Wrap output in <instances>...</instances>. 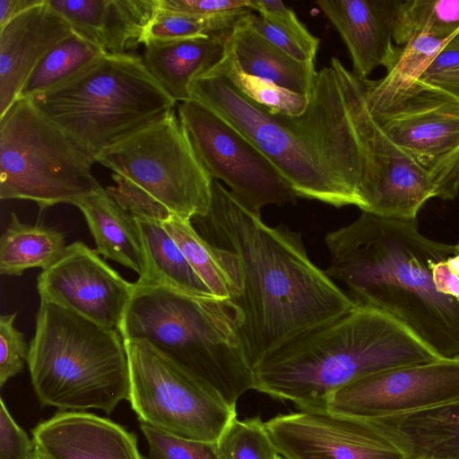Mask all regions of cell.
Instances as JSON below:
<instances>
[{"mask_svg":"<svg viewBox=\"0 0 459 459\" xmlns=\"http://www.w3.org/2000/svg\"><path fill=\"white\" fill-rule=\"evenodd\" d=\"M325 271L352 300L390 316L440 359L459 358V251L416 221L367 212L326 234Z\"/></svg>","mask_w":459,"mask_h":459,"instance_id":"cell-1","label":"cell"},{"mask_svg":"<svg viewBox=\"0 0 459 459\" xmlns=\"http://www.w3.org/2000/svg\"><path fill=\"white\" fill-rule=\"evenodd\" d=\"M191 222L211 244L239 258L244 288L233 302L252 369L280 345L356 305L310 260L300 233L265 224L220 181H212L208 212Z\"/></svg>","mask_w":459,"mask_h":459,"instance_id":"cell-2","label":"cell"},{"mask_svg":"<svg viewBox=\"0 0 459 459\" xmlns=\"http://www.w3.org/2000/svg\"><path fill=\"white\" fill-rule=\"evenodd\" d=\"M191 99L256 146L298 197L362 209L367 156L332 64L317 72L308 105L298 116L257 104L212 69L193 82Z\"/></svg>","mask_w":459,"mask_h":459,"instance_id":"cell-3","label":"cell"},{"mask_svg":"<svg viewBox=\"0 0 459 459\" xmlns=\"http://www.w3.org/2000/svg\"><path fill=\"white\" fill-rule=\"evenodd\" d=\"M441 359L385 313L356 305L280 345L253 368L254 389L299 411H326L328 397L367 376Z\"/></svg>","mask_w":459,"mask_h":459,"instance_id":"cell-4","label":"cell"},{"mask_svg":"<svg viewBox=\"0 0 459 459\" xmlns=\"http://www.w3.org/2000/svg\"><path fill=\"white\" fill-rule=\"evenodd\" d=\"M134 283L118 327L123 340L150 342L236 409L239 397L254 389L237 305L214 296Z\"/></svg>","mask_w":459,"mask_h":459,"instance_id":"cell-5","label":"cell"},{"mask_svg":"<svg viewBox=\"0 0 459 459\" xmlns=\"http://www.w3.org/2000/svg\"><path fill=\"white\" fill-rule=\"evenodd\" d=\"M27 364L42 406L112 412L129 396V368L118 330L40 300Z\"/></svg>","mask_w":459,"mask_h":459,"instance_id":"cell-6","label":"cell"},{"mask_svg":"<svg viewBox=\"0 0 459 459\" xmlns=\"http://www.w3.org/2000/svg\"><path fill=\"white\" fill-rule=\"evenodd\" d=\"M94 163L106 149L174 109L134 54H105L29 99Z\"/></svg>","mask_w":459,"mask_h":459,"instance_id":"cell-7","label":"cell"},{"mask_svg":"<svg viewBox=\"0 0 459 459\" xmlns=\"http://www.w3.org/2000/svg\"><path fill=\"white\" fill-rule=\"evenodd\" d=\"M95 162L113 171L116 186L106 191L134 216L191 221L209 211L212 178L174 109L103 151Z\"/></svg>","mask_w":459,"mask_h":459,"instance_id":"cell-8","label":"cell"},{"mask_svg":"<svg viewBox=\"0 0 459 459\" xmlns=\"http://www.w3.org/2000/svg\"><path fill=\"white\" fill-rule=\"evenodd\" d=\"M93 162L29 99H18L0 117V198L30 200L39 210L78 206L103 187Z\"/></svg>","mask_w":459,"mask_h":459,"instance_id":"cell-9","label":"cell"},{"mask_svg":"<svg viewBox=\"0 0 459 459\" xmlns=\"http://www.w3.org/2000/svg\"><path fill=\"white\" fill-rule=\"evenodd\" d=\"M128 401L140 423L178 437L216 443L237 417L211 387L146 341H124Z\"/></svg>","mask_w":459,"mask_h":459,"instance_id":"cell-10","label":"cell"},{"mask_svg":"<svg viewBox=\"0 0 459 459\" xmlns=\"http://www.w3.org/2000/svg\"><path fill=\"white\" fill-rule=\"evenodd\" d=\"M182 128L212 179L223 181L247 209L261 216L267 204L294 202L298 195L271 160L217 113L195 100L178 106Z\"/></svg>","mask_w":459,"mask_h":459,"instance_id":"cell-11","label":"cell"},{"mask_svg":"<svg viewBox=\"0 0 459 459\" xmlns=\"http://www.w3.org/2000/svg\"><path fill=\"white\" fill-rule=\"evenodd\" d=\"M355 125L364 147L368 173L361 188L362 212L377 216L416 221L425 203L436 197L428 175L382 131L368 109L365 82L333 57Z\"/></svg>","mask_w":459,"mask_h":459,"instance_id":"cell-12","label":"cell"},{"mask_svg":"<svg viewBox=\"0 0 459 459\" xmlns=\"http://www.w3.org/2000/svg\"><path fill=\"white\" fill-rule=\"evenodd\" d=\"M421 88L394 108L373 117L386 136L429 178L436 197L459 194V100Z\"/></svg>","mask_w":459,"mask_h":459,"instance_id":"cell-13","label":"cell"},{"mask_svg":"<svg viewBox=\"0 0 459 459\" xmlns=\"http://www.w3.org/2000/svg\"><path fill=\"white\" fill-rule=\"evenodd\" d=\"M459 400V358L380 371L332 394L326 411L373 420Z\"/></svg>","mask_w":459,"mask_h":459,"instance_id":"cell-14","label":"cell"},{"mask_svg":"<svg viewBox=\"0 0 459 459\" xmlns=\"http://www.w3.org/2000/svg\"><path fill=\"white\" fill-rule=\"evenodd\" d=\"M264 427L285 459H407L368 420L299 411L278 414Z\"/></svg>","mask_w":459,"mask_h":459,"instance_id":"cell-15","label":"cell"},{"mask_svg":"<svg viewBox=\"0 0 459 459\" xmlns=\"http://www.w3.org/2000/svg\"><path fill=\"white\" fill-rule=\"evenodd\" d=\"M37 289L40 300L118 330L134 283L124 279L95 250L75 241L66 246L55 264L42 270Z\"/></svg>","mask_w":459,"mask_h":459,"instance_id":"cell-16","label":"cell"},{"mask_svg":"<svg viewBox=\"0 0 459 459\" xmlns=\"http://www.w3.org/2000/svg\"><path fill=\"white\" fill-rule=\"evenodd\" d=\"M399 0H318L316 4L340 33L361 80L378 66L389 71L401 54L394 26Z\"/></svg>","mask_w":459,"mask_h":459,"instance_id":"cell-17","label":"cell"},{"mask_svg":"<svg viewBox=\"0 0 459 459\" xmlns=\"http://www.w3.org/2000/svg\"><path fill=\"white\" fill-rule=\"evenodd\" d=\"M73 33L43 0L0 28V117L16 101L40 59Z\"/></svg>","mask_w":459,"mask_h":459,"instance_id":"cell-18","label":"cell"},{"mask_svg":"<svg viewBox=\"0 0 459 459\" xmlns=\"http://www.w3.org/2000/svg\"><path fill=\"white\" fill-rule=\"evenodd\" d=\"M47 459H143L134 433L85 411H60L32 429Z\"/></svg>","mask_w":459,"mask_h":459,"instance_id":"cell-19","label":"cell"},{"mask_svg":"<svg viewBox=\"0 0 459 459\" xmlns=\"http://www.w3.org/2000/svg\"><path fill=\"white\" fill-rule=\"evenodd\" d=\"M74 33L108 54L142 44L158 0H48Z\"/></svg>","mask_w":459,"mask_h":459,"instance_id":"cell-20","label":"cell"},{"mask_svg":"<svg viewBox=\"0 0 459 459\" xmlns=\"http://www.w3.org/2000/svg\"><path fill=\"white\" fill-rule=\"evenodd\" d=\"M228 35L151 40L144 44L143 60L167 94L176 102H184L191 99L195 79L224 56Z\"/></svg>","mask_w":459,"mask_h":459,"instance_id":"cell-21","label":"cell"},{"mask_svg":"<svg viewBox=\"0 0 459 459\" xmlns=\"http://www.w3.org/2000/svg\"><path fill=\"white\" fill-rule=\"evenodd\" d=\"M370 420L407 459H459V400Z\"/></svg>","mask_w":459,"mask_h":459,"instance_id":"cell-22","label":"cell"},{"mask_svg":"<svg viewBox=\"0 0 459 459\" xmlns=\"http://www.w3.org/2000/svg\"><path fill=\"white\" fill-rule=\"evenodd\" d=\"M226 55L240 72L282 89L309 96L317 71L315 62H301L267 41L242 18L226 39Z\"/></svg>","mask_w":459,"mask_h":459,"instance_id":"cell-23","label":"cell"},{"mask_svg":"<svg viewBox=\"0 0 459 459\" xmlns=\"http://www.w3.org/2000/svg\"><path fill=\"white\" fill-rule=\"evenodd\" d=\"M77 207L95 240V251L141 276L144 260L135 216L123 209L104 188Z\"/></svg>","mask_w":459,"mask_h":459,"instance_id":"cell-24","label":"cell"},{"mask_svg":"<svg viewBox=\"0 0 459 459\" xmlns=\"http://www.w3.org/2000/svg\"><path fill=\"white\" fill-rule=\"evenodd\" d=\"M161 223L214 297L235 301L241 296L243 273L235 253L211 244L190 220L174 217Z\"/></svg>","mask_w":459,"mask_h":459,"instance_id":"cell-25","label":"cell"},{"mask_svg":"<svg viewBox=\"0 0 459 459\" xmlns=\"http://www.w3.org/2000/svg\"><path fill=\"white\" fill-rule=\"evenodd\" d=\"M448 39L425 33L417 35L402 46L399 57L383 79L364 80L370 114H384L417 92L421 88L420 79Z\"/></svg>","mask_w":459,"mask_h":459,"instance_id":"cell-26","label":"cell"},{"mask_svg":"<svg viewBox=\"0 0 459 459\" xmlns=\"http://www.w3.org/2000/svg\"><path fill=\"white\" fill-rule=\"evenodd\" d=\"M144 260L138 285L166 286L181 291L213 296L195 273L161 221L135 216Z\"/></svg>","mask_w":459,"mask_h":459,"instance_id":"cell-27","label":"cell"},{"mask_svg":"<svg viewBox=\"0 0 459 459\" xmlns=\"http://www.w3.org/2000/svg\"><path fill=\"white\" fill-rule=\"evenodd\" d=\"M65 239L63 232L23 223L12 212L11 221L0 238V273L19 276L28 269H48L63 255Z\"/></svg>","mask_w":459,"mask_h":459,"instance_id":"cell-28","label":"cell"},{"mask_svg":"<svg viewBox=\"0 0 459 459\" xmlns=\"http://www.w3.org/2000/svg\"><path fill=\"white\" fill-rule=\"evenodd\" d=\"M105 54L108 53L73 32L40 59L27 78L18 99H30L59 84Z\"/></svg>","mask_w":459,"mask_h":459,"instance_id":"cell-29","label":"cell"},{"mask_svg":"<svg viewBox=\"0 0 459 459\" xmlns=\"http://www.w3.org/2000/svg\"><path fill=\"white\" fill-rule=\"evenodd\" d=\"M422 33L441 39L459 35V0L399 1L394 41L403 46Z\"/></svg>","mask_w":459,"mask_h":459,"instance_id":"cell-30","label":"cell"},{"mask_svg":"<svg viewBox=\"0 0 459 459\" xmlns=\"http://www.w3.org/2000/svg\"><path fill=\"white\" fill-rule=\"evenodd\" d=\"M218 459H275L279 455L259 416L235 417L215 443Z\"/></svg>","mask_w":459,"mask_h":459,"instance_id":"cell-31","label":"cell"},{"mask_svg":"<svg viewBox=\"0 0 459 459\" xmlns=\"http://www.w3.org/2000/svg\"><path fill=\"white\" fill-rule=\"evenodd\" d=\"M211 69L226 76L250 100L273 111L298 116L303 113L308 105L309 96L296 94L240 72L226 53L222 59Z\"/></svg>","mask_w":459,"mask_h":459,"instance_id":"cell-32","label":"cell"},{"mask_svg":"<svg viewBox=\"0 0 459 459\" xmlns=\"http://www.w3.org/2000/svg\"><path fill=\"white\" fill-rule=\"evenodd\" d=\"M236 24L199 18L186 13L160 9L145 30L142 44L151 40H173L203 35H228Z\"/></svg>","mask_w":459,"mask_h":459,"instance_id":"cell-33","label":"cell"},{"mask_svg":"<svg viewBox=\"0 0 459 459\" xmlns=\"http://www.w3.org/2000/svg\"><path fill=\"white\" fill-rule=\"evenodd\" d=\"M140 427L148 444L149 459H218L215 443L178 437L145 423Z\"/></svg>","mask_w":459,"mask_h":459,"instance_id":"cell-34","label":"cell"},{"mask_svg":"<svg viewBox=\"0 0 459 459\" xmlns=\"http://www.w3.org/2000/svg\"><path fill=\"white\" fill-rule=\"evenodd\" d=\"M250 7L293 39L315 61L319 39L311 34L296 13L281 1L249 0Z\"/></svg>","mask_w":459,"mask_h":459,"instance_id":"cell-35","label":"cell"},{"mask_svg":"<svg viewBox=\"0 0 459 459\" xmlns=\"http://www.w3.org/2000/svg\"><path fill=\"white\" fill-rule=\"evenodd\" d=\"M160 9L236 24L253 13L249 0H158Z\"/></svg>","mask_w":459,"mask_h":459,"instance_id":"cell-36","label":"cell"},{"mask_svg":"<svg viewBox=\"0 0 459 459\" xmlns=\"http://www.w3.org/2000/svg\"><path fill=\"white\" fill-rule=\"evenodd\" d=\"M17 314L0 316V386L19 374L28 360L30 346L14 325Z\"/></svg>","mask_w":459,"mask_h":459,"instance_id":"cell-37","label":"cell"},{"mask_svg":"<svg viewBox=\"0 0 459 459\" xmlns=\"http://www.w3.org/2000/svg\"><path fill=\"white\" fill-rule=\"evenodd\" d=\"M37 447L33 439L18 426L0 400V459H33Z\"/></svg>","mask_w":459,"mask_h":459,"instance_id":"cell-38","label":"cell"},{"mask_svg":"<svg viewBox=\"0 0 459 459\" xmlns=\"http://www.w3.org/2000/svg\"><path fill=\"white\" fill-rule=\"evenodd\" d=\"M243 19L258 34L289 56L301 62H315L293 39L264 17L252 13Z\"/></svg>","mask_w":459,"mask_h":459,"instance_id":"cell-39","label":"cell"},{"mask_svg":"<svg viewBox=\"0 0 459 459\" xmlns=\"http://www.w3.org/2000/svg\"><path fill=\"white\" fill-rule=\"evenodd\" d=\"M456 68H459V35H454L447 40L429 63L420 82Z\"/></svg>","mask_w":459,"mask_h":459,"instance_id":"cell-40","label":"cell"},{"mask_svg":"<svg viewBox=\"0 0 459 459\" xmlns=\"http://www.w3.org/2000/svg\"><path fill=\"white\" fill-rule=\"evenodd\" d=\"M420 83L445 91L459 100V68L428 77Z\"/></svg>","mask_w":459,"mask_h":459,"instance_id":"cell-41","label":"cell"},{"mask_svg":"<svg viewBox=\"0 0 459 459\" xmlns=\"http://www.w3.org/2000/svg\"><path fill=\"white\" fill-rule=\"evenodd\" d=\"M43 0H0V28Z\"/></svg>","mask_w":459,"mask_h":459,"instance_id":"cell-42","label":"cell"},{"mask_svg":"<svg viewBox=\"0 0 459 459\" xmlns=\"http://www.w3.org/2000/svg\"><path fill=\"white\" fill-rule=\"evenodd\" d=\"M33 459H47L38 449Z\"/></svg>","mask_w":459,"mask_h":459,"instance_id":"cell-43","label":"cell"},{"mask_svg":"<svg viewBox=\"0 0 459 459\" xmlns=\"http://www.w3.org/2000/svg\"><path fill=\"white\" fill-rule=\"evenodd\" d=\"M275 459H283L280 455Z\"/></svg>","mask_w":459,"mask_h":459,"instance_id":"cell-44","label":"cell"},{"mask_svg":"<svg viewBox=\"0 0 459 459\" xmlns=\"http://www.w3.org/2000/svg\"><path fill=\"white\" fill-rule=\"evenodd\" d=\"M455 246H456V247H457V249L459 251V243L455 244Z\"/></svg>","mask_w":459,"mask_h":459,"instance_id":"cell-45","label":"cell"}]
</instances>
